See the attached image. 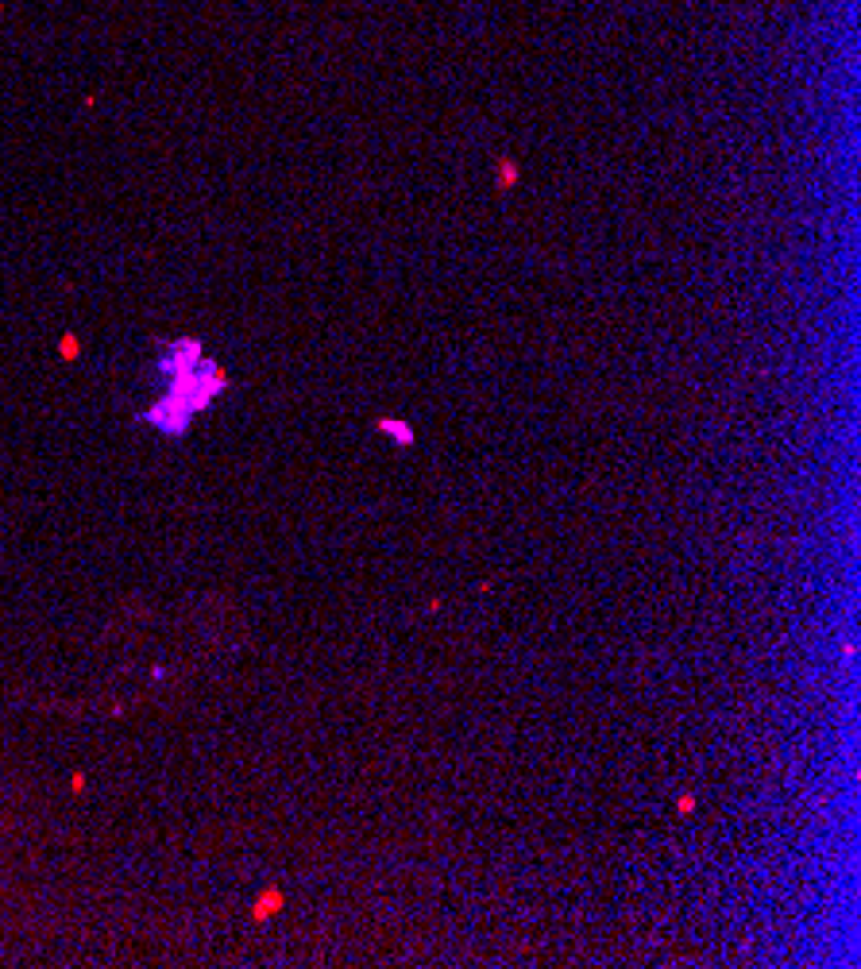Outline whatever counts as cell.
<instances>
[{
	"label": "cell",
	"mask_w": 861,
	"mask_h": 969,
	"mask_svg": "<svg viewBox=\"0 0 861 969\" xmlns=\"http://www.w3.org/2000/svg\"><path fill=\"white\" fill-rule=\"evenodd\" d=\"M278 907H282V892H278V888H267L263 897H260V904L251 907V915H255V919H267V915H275Z\"/></svg>",
	"instance_id": "cell-1"
},
{
	"label": "cell",
	"mask_w": 861,
	"mask_h": 969,
	"mask_svg": "<svg viewBox=\"0 0 861 969\" xmlns=\"http://www.w3.org/2000/svg\"><path fill=\"white\" fill-rule=\"evenodd\" d=\"M383 429H387V433H395L398 445H410V440H413V437H410V425L402 429V425H395V421H383Z\"/></svg>",
	"instance_id": "cell-2"
}]
</instances>
